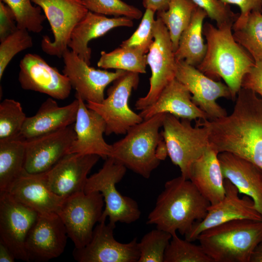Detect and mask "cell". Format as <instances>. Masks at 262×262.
I'll list each match as a JSON object with an SVG mask.
<instances>
[{
    "mask_svg": "<svg viewBox=\"0 0 262 262\" xmlns=\"http://www.w3.org/2000/svg\"><path fill=\"white\" fill-rule=\"evenodd\" d=\"M235 100L229 115L196 124L208 128L209 144L218 153H232L262 170V98L241 87Z\"/></svg>",
    "mask_w": 262,
    "mask_h": 262,
    "instance_id": "1",
    "label": "cell"
},
{
    "mask_svg": "<svg viewBox=\"0 0 262 262\" xmlns=\"http://www.w3.org/2000/svg\"><path fill=\"white\" fill-rule=\"evenodd\" d=\"M210 203L192 182L180 176L167 181L146 223L172 235H186L206 216Z\"/></svg>",
    "mask_w": 262,
    "mask_h": 262,
    "instance_id": "2",
    "label": "cell"
},
{
    "mask_svg": "<svg viewBox=\"0 0 262 262\" xmlns=\"http://www.w3.org/2000/svg\"><path fill=\"white\" fill-rule=\"evenodd\" d=\"M231 30L232 26L216 28L208 22L203 26L207 49L196 68L214 80L222 79L234 100L241 88L244 75L255 62L249 53L235 41Z\"/></svg>",
    "mask_w": 262,
    "mask_h": 262,
    "instance_id": "3",
    "label": "cell"
},
{
    "mask_svg": "<svg viewBox=\"0 0 262 262\" xmlns=\"http://www.w3.org/2000/svg\"><path fill=\"white\" fill-rule=\"evenodd\" d=\"M197 240L213 262H250L262 242V220L229 221L202 231Z\"/></svg>",
    "mask_w": 262,
    "mask_h": 262,
    "instance_id": "4",
    "label": "cell"
},
{
    "mask_svg": "<svg viewBox=\"0 0 262 262\" xmlns=\"http://www.w3.org/2000/svg\"><path fill=\"white\" fill-rule=\"evenodd\" d=\"M166 114H158L131 127L124 137L112 145L110 157L148 179L161 162L157 151L165 143L160 130Z\"/></svg>",
    "mask_w": 262,
    "mask_h": 262,
    "instance_id": "5",
    "label": "cell"
},
{
    "mask_svg": "<svg viewBox=\"0 0 262 262\" xmlns=\"http://www.w3.org/2000/svg\"><path fill=\"white\" fill-rule=\"evenodd\" d=\"M126 170L124 165L109 157L98 172L88 178L84 192H99L104 199L105 208L99 222L108 217L109 223L115 226L117 222L130 224L140 218L141 213L137 202L122 195L116 187Z\"/></svg>",
    "mask_w": 262,
    "mask_h": 262,
    "instance_id": "6",
    "label": "cell"
},
{
    "mask_svg": "<svg viewBox=\"0 0 262 262\" xmlns=\"http://www.w3.org/2000/svg\"><path fill=\"white\" fill-rule=\"evenodd\" d=\"M166 113L164 118L162 132L168 156L178 166L181 176L189 180L192 164L210 146L209 131L204 125L193 127L191 120L182 119Z\"/></svg>",
    "mask_w": 262,
    "mask_h": 262,
    "instance_id": "7",
    "label": "cell"
},
{
    "mask_svg": "<svg viewBox=\"0 0 262 262\" xmlns=\"http://www.w3.org/2000/svg\"><path fill=\"white\" fill-rule=\"evenodd\" d=\"M139 82V73L126 71L113 82L107 97L100 103L87 102V107L100 115L106 122L105 134H126L132 126L144 120L129 106V99Z\"/></svg>",
    "mask_w": 262,
    "mask_h": 262,
    "instance_id": "8",
    "label": "cell"
},
{
    "mask_svg": "<svg viewBox=\"0 0 262 262\" xmlns=\"http://www.w3.org/2000/svg\"><path fill=\"white\" fill-rule=\"evenodd\" d=\"M104 205L102 195L97 191L81 192L65 198L57 214L75 248H82L90 242Z\"/></svg>",
    "mask_w": 262,
    "mask_h": 262,
    "instance_id": "9",
    "label": "cell"
},
{
    "mask_svg": "<svg viewBox=\"0 0 262 262\" xmlns=\"http://www.w3.org/2000/svg\"><path fill=\"white\" fill-rule=\"evenodd\" d=\"M147 55L151 76L147 95L135 102L137 110H142L152 104L163 89L175 78L177 61L167 28L158 16L153 27V40Z\"/></svg>",
    "mask_w": 262,
    "mask_h": 262,
    "instance_id": "10",
    "label": "cell"
},
{
    "mask_svg": "<svg viewBox=\"0 0 262 262\" xmlns=\"http://www.w3.org/2000/svg\"><path fill=\"white\" fill-rule=\"evenodd\" d=\"M43 11L49 21L54 39L43 36L41 47L46 53L62 58L68 48L71 33L75 26L89 12L82 0H31Z\"/></svg>",
    "mask_w": 262,
    "mask_h": 262,
    "instance_id": "11",
    "label": "cell"
},
{
    "mask_svg": "<svg viewBox=\"0 0 262 262\" xmlns=\"http://www.w3.org/2000/svg\"><path fill=\"white\" fill-rule=\"evenodd\" d=\"M115 226L100 222L95 227L90 242L72 255L78 262H138L140 252L137 238L121 243L114 237Z\"/></svg>",
    "mask_w": 262,
    "mask_h": 262,
    "instance_id": "12",
    "label": "cell"
},
{
    "mask_svg": "<svg viewBox=\"0 0 262 262\" xmlns=\"http://www.w3.org/2000/svg\"><path fill=\"white\" fill-rule=\"evenodd\" d=\"M38 215L7 193H0V241L10 249L16 259L29 262L25 241Z\"/></svg>",
    "mask_w": 262,
    "mask_h": 262,
    "instance_id": "13",
    "label": "cell"
},
{
    "mask_svg": "<svg viewBox=\"0 0 262 262\" xmlns=\"http://www.w3.org/2000/svg\"><path fill=\"white\" fill-rule=\"evenodd\" d=\"M62 58L64 64L63 73L68 78L76 94L86 102H102L105 98L106 87L126 71L95 69L68 48L64 51Z\"/></svg>",
    "mask_w": 262,
    "mask_h": 262,
    "instance_id": "14",
    "label": "cell"
},
{
    "mask_svg": "<svg viewBox=\"0 0 262 262\" xmlns=\"http://www.w3.org/2000/svg\"><path fill=\"white\" fill-rule=\"evenodd\" d=\"M175 78L192 94L193 102L206 113L209 120L227 115L226 110L216 101L220 98H231L229 87L205 75L184 61H177Z\"/></svg>",
    "mask_w": 262,
    "mask_h": 262,
    "instance_id": "15",
    "label": "cell"
},
{
    "mask_svg": "<svg viewBox=\"0 0 262 262\" xmlns=\"http://www.w3.org/2000/svg\"><path fill=\"white\" fill-rule=\"evenodd\" d=\"M225 194L223 198L214 205H210L205 217L196 222L185 239L197 240L203 231L221 224L236 219L262 220V215L256 208L252 199L245 196L241 198L237 187L229 180L224 179Z\"/></svg>",
    "mask_w": 262,
    "mask_h": 262,
    "instance_id": "16",
    "label": "cell"
},
{
    "mask_svg": "<svg viewBox=\"0 0 262 262\" xmlns=\"http://www.w3.org/2000/svg\"><path fill=\"white\" fill-rule=\"evenodd\" d=\"M19 68L18 80L22 89L56 99L64 100L69 97L72 86L68 78L40 55L25 54L20 61Z\"/></svg>",
    "mask_w": 262,
    "mask_h": 262,
    "instance_id": "17",
    "label": "cell"
},
{
    "mask_svg": "<svg viewBox=\"0 0 262 262\" xmlns=\"http://www.w3.org/2000/svg\"><path fill=\"white\" fill-rule=\"evenodd\" d=\"M68 235L57 213L39 214L25 241L29 261L47 262L64 251Z\"/></svg>",
    "mask_w": 262,
    "mask_h": 262,
    "instance_id": "18",
    "label": "cell"
},
{
    "mask_svg": "<svg viewBox=\"0 0 262 262\" xmlns=\"http://www.w3.org/2000/svg\"><path fill=\"white\" fill-rule=\"evenodd\" d=\"M76 138L74 129L70 125L25 140L24 171L31 174L47 172L68 154Z\"/></svg>",
    "mask_w": 262,
    "mask_h": 262,
    "instance_id": "19",
    "label": "cell"
},
{
    "mask_svg": "<svg viewBox=\"0 0 262 262\" xmlns=\"http://www.w3.org/2000/svg\"><path fill=\"white\" fill-rule=\"evenodd\" d=\"M100 157L94 154L68 153L45 172L48 186L66 198L84 192L87 175Z\"/></svg>",
    "mask_w": 262,
    "mask_h": 262,
    "instance_id": "20",
    "label": "cell"
},
{
    "mask_svg": "<svg viewBox=\"0 0 262 262\" xmlns=\"http://www.w3.org/2000/svg\"><path fill=\"white\" fill-rule=\"evenodd\" d=\"M79 100V107L75 122L76 138L72 144L68 153L94 154L106 160L111 156L112 146L103 138L106 122L102 117L88 108L84 100L75 95Z\"/></svg>",
    "mask_w": 262,
    "mask_h": 262,
    "instance_id": "21",
    "label": "cell"
},
{
    "mask_svg": "<svg viewBox=\"0 0 262 262\" xmlns=\"http://www.w3.org/2000/svg\"><path fill=\"white\" fill-rule=\"evenodd\" d=\"M6 192L16 201L39 214L57 213L65 198L49 189L45 172L31 174L24 170Z\"/></svg>",
    "mask_w": 262,
    "mask_h": 262,
    "instance_id": "22",
    "label": "cell"
},
{
    "mask_svg": "<svg viewBox=\"0 0 262 262\" xmlns=\"http://www.w3.org/2000/svg\"><path fill=\"white\" fill-rule=\"evenodd\" d=\"M78 107L77 98L64 106H59L52 98H47L34 115L26 117L20 137L28 140L71 125L76 121Z\"/></svg>",
    "mask_w": 262,
    "mask_h": 262,
    "instance_id": "23",
    "label": "cell"
},
{
    "mask_svg": "<svg viewBox=\"0 0 262 262\" xmlns=\"http://www.w3.org/2000/svg\"><path fill=\"white\" fill-rule=\"evenodd\" d=\"M218 157L224 179L234 184L240 194L250 197L262 215V170L229 152L219 153Z\"/></svg>",
    "mask_w": 262,
    "mask_h": 262,
    "instance_id": "24",
    "label": "cell"
},
{
    "mask_svg": "<svg viewBox=\"0 0 262 262\" xmlns=\"http://www.w3.org/2000/svg\"><path fill=\"white\" fill-rule=\"evenodd\" d=\"M160 113L189 120L208 119V115L196 105L187 88L176 78L163 89L156 100L139 113L143 120Z\"/></svg>",
    "mask_w": 262,
    "mask_h": 262,
    "instance_id": "25",
    "label": "cell"
},
{
    "mask_svg": "<svg viewBox=\"0 0 262 262\" xmlns=\"http://www.w3.org/2000/svg\"><path fill=\"white\" fill-rule=\"evenodd\" d=\"M132 26L131 18L125 16L109 18L89 11L73 29L67 47L90 65L91 49L88 44L91 40L104 35L114 28Z\"/></svg>",
    "mask_w": 262,
    "mask_h": 262,
    "instance_id": "26",
    "label": "cell"
},
{
    "mask_svg": "<svg viewBox=\"0 0 262 262\" xmlns=\"http://www.w3.org/2000/svg\"><path fill=\"white\" fill-rule=\"evenodd\" d=\"M218 154L210 145L190 170L189 180L211 205L221 201L225 194L224 178Z\"/></svg>",
    "mask_w": 262,
    "mask_h": 262,
    "instance_id": "27",
    "label": "cell"
},
{
    "mask_svg": "<svg viewBox=\"0 0 262 262\" xmlns=\"http://www.w3.org/2000/svg\"><path fill=\"white\" fill-rule=\"evenodd\" d=\"M207 16L206 12L199 7L194 10L188 26L180 35L175 52L176 61H184L196 67L203 61L207 49L202 36L203 22Z\"/></svg>",
    "mask_w": 262,
    "mask_h": 262,
    "instance_id": "28",
    "label": "cell"
},
{
    "mask_svg": "<svg viewBox=\"0 0 262 262\" xmlns=\"http://www.w3.org/2000/svg\"><path fill=\"white\" fill-rule=\"evenodd\" d=\"M25 140L20 137L0 140V193L6 192L24 170Z\"/></svg>",
    "mask_w": 262,
    "mask_h": 262,
    "instance_id": "29",
    "label": "cell"
},
{
    "mask_svg": "<svg viewBox=\"0 0 262 262\" xmlns=\"http://www.w3.org/2000/svg\"><path fill=\"white\" fill-rule=\"evenodd\" d=\"M197 7L192 0H170L166 10L157 12V16L168 29L174 53L180 35L188 26Z\"/></svg>",
    "mask_w": 262,
    "mask_h": 262,
    "instance_id": "30",
    "label": "cell"
},
{
    "mask_svg": "<svg viewBox=\"0 0 262 262\" xmlns=\"http://www.w3.org/2000/svg\"><path fill=\"white\" fill-rule=\"evenodd\" d=\"M97 65L104 69L146 73L147 55L138 50L120 46L110 52L102 51Z\"/></svg>",
    "mask_w": 262,
    "mask_h": 262,
    "instance_id": "31",
    "label": "cell"
},
{
    "mask_svg": "<svg viewBox=\"0 0 262 262\" xmlns=\"http://www.w3.org/2000/svg\"><path fill=\"white\" fill-rule=\"evenodd\" d=\"M233 36L251 56L254 62L262 61V13H250L240 25L232 27Z\"/></svg>",
    "mask_w": 262,
    "mask_h": 262,
    "instance_id": "32",
    "label": "cell"
},
{
    "mask_svg": "<svg viewBox=\"0 0 262 262\" xmlns=\"http://www.w3.org/2000/svg\"><path fill=\"white\" fill-rule=\"evenodd\" d=\"M179 238L177 233L165 250L164 262H213L202 246Z\"/></svg>",
    "mask_w": 262,
    "mask_h": 262,
    "instance_id": "33",
    "label": "cell"
},
{
    "mask_svg": "<svg viewBox=\"0 0 262 262\" xmlns=\"http://www.w3.org/2000/svg\"><path fill=\"white\" fill-rule=\"evenodd\" d=\"M27 116L20 103L6 98L0 103V140L20 137Z\"/></svg>",
    "mask_w": 262,
    "mask_h": 262,
    "instance_id": "34",
    "label": "cell"
},
{
    "mask_svg": "<svg viewBox=\"0 0 262 262\" xmlns=\"http://www.w3.org/2000/svg\"><path fill=\"white\" fill-rule=\"evenodd\" d=\"M8 5L14 12L17 28L24 29L34 33H40L46 19L41 9L33 6L31 0H0Z\"/></svg>",
    "mask_w": 262,
    "mask_h": 262,
    "instance_id": "35",
    "label": "cell"
},
{
    "mask_svg": "<svg viewBox=\"0 0 262 262\" xmlns=\"http://www.w3.org/2000/svg\"><path fill=\"white\" fill-rule=\"evenodd\" d=\"M172 234L156 228L145 234L138 242V262H164L165 250Z\"/></svg>",
    "mask_w": 262,
    "mask_h": 262,
    "instance_id": "36",
    "label": "cell"
},
{
    "mask_svg": "<svg viewBox=\"0 0 262 262\" xmlns=\"http://www.w3.org/2000/svg\"><path fill=\"white\" fill-rule=\"evenodd\" d=\"M28 32L26 29L17 28L14 32L0 42V80L13 58L20 51L33 47V39Z\"/></svg>",
    "mask_w": 262,
    "mask_h": 262,
    "instance_id": "37",
    "label": "cell"
},
{
    "mask_svg": "<svg viewBox=\"0 0 262 262\" xmlns=\"http://www.w3.org/2000/svg\"><path fill=\"white\" fill-rule=\"evenodd\" d=\"M153 10L147 8L136 30L120 46L132 49L147 54L153 40V27L155 22Z\"/></svg>",
    "mask_w": 262,
    "mask_h": 262,
    "instance_id": "38",
    "label": "cell"
},
{
    "mask_svg": "<svg viewBox=\"0 0 262 262\" xmlns=\"http://www.w3.org/2000/svg\"><path fill=\"white\" fill-rule=\"evenodd\" d=\"M89 11L115 17L125 16L138 19L143 14L137 8L121 0H82Z\"/></svg>",
    "mask_w": 262,
    "mask_h": 262,
    "instance_id": "39",
    "label": "cell"
},
{
    "mask_svg": "<svg viewBox=\"0 0 262 262\" xmlns=\"http://www.w3.org/2000/svg\"><path fill=\"white\" fill-rule=\"evenodd\" d=\"M199 7L204 10L211 19L215 21L217 28L232 26L238 18L240 14L234 13L229 4L219 0H192Z\"/></svg>",
    "mask_w": 262,
    "mask_h": 262,
    "instance_id": "40",
    "label": "cell"
},
{
    "mask_svg": "<svg viewBox=\"0 0 262 262\" xmlns=\"http://www.w3.org/2000/svg\"><path fill=\"white\" fill-rule=\"evenodd\" d=\"M15 15L11 8L0 0V41L17 29Z\"/></svg>",
    "mask_w": 262,
    "mask_h": 262,
    "instance_id": "41",
    "label": "cell"
},
{
    "mask_svg": "<svg viewBox=\"0 0 262 262\" xmlns=\"http://www.w3.org/2000/svg\"><path fill=\"white\" fill-rule=\"evenodd\" d=\"M241 87L251 90L262 98V61L255 62L244 75Z\"/></svg>",
    "mask_w": 262,
    "mask_h": 262,
    "instance_id": "42",
    "label": "cell"
},
{
    "mask_svg": "<svg viewBox=\"0 0 262 262\" xmlns=\"http://www.w3.org/2000/svg\"><path fill=\"white\" fill-rule=\"evenodd\" d=\"M227 4H236L241 10L240 16L232 27L240 25L253 12L262 13V0H219Z\"/></svg>",
    "mask_w": 262,
    "mask_h": 262,
    "instance_id": "43",
    "label": "cell"
},
{
    "mask_svg": "<svg viewBox=\"0 0 262 262\" xmlns=\"http://www.w3.org/2000/svg\"><path fill=\"white\" fill-rule=\"evenodd\" d=\"M170 0H144L143 5L146 9H150L155 12L166 10Z\"/></svg>",
    "mask_w": 262,
    "mask_h": 262,
    "instance_id": "44",
    "label": "cell"
},
{
    "mask_svg": "<svg viewBox=\"0 0 262 262\" xmlns=\"http://www.w3.org/2000/svg\"><path fill=\"white\" fill-rule=\"evenodd\" d=\"M16 259L10 249L0 241V262H14Z\"/></svg>",
    "mask_w": 262,
    "mask_h": 262,
    "instance_id": "45",
    "label": "cell"
},
{
    "mask_svg": "<svg viewBox=\"0 0 262 262\" xmlns=\"http://www.w3.org/2000/svg\"><path fill=\"white\" fill-rule=\"evenodd\" d=\"M250 262H262V242L258 245L252 252Z\"/></svg>",
    "mask_w": 262,
    "mask_h": 262,
    "instance_id": "46",
    "label": "cell"
}]
</instances>
